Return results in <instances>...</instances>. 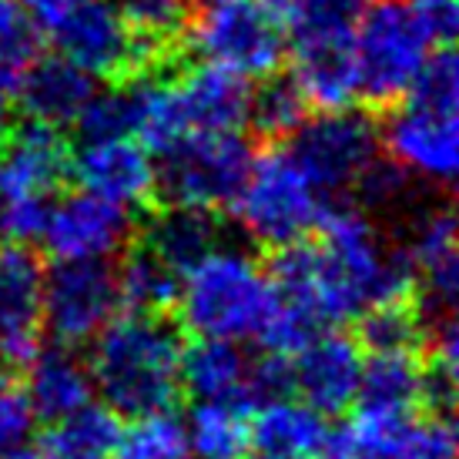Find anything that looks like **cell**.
<instances>
[{
  "label": "cell",
  "instance_id": "cell-1",
  "mask_svg": "<svg viewBox=\"0 0 459 459\" xmlns=\"http://www.w3.org/2000/svg\"><path fill=\"white\" fill-rule=\"evenodd\" d=\"M319 242H295L275 252L268 275L281 299L306 308L319 325L339 329L366 308L416 299L406 248L389 245L356 204L332 202L319 221Z\"/></svg>",
  "mask_w": 459,
  "mask_h": 459
},
{
  "label": "cell",
  "instance_id": "cell-2",
  "mask_svg": "<svg viewBox=\"0 0 459 459\" xmlns=\"http://www.w3.org/2000/svg\"><path fill=\"white\" fill-rule=\"evenodd\" d=\"M91 349V383L117 416L171 409L181 393V332L165 312H125L108 322Z\"/></svg>",
  "mask_w": 459,
  "mask_h": 459
},
{
  "label": "cell",
  "instance_id": "cell-3",
  "mask_svg": "<svg viewBox=\"0 0 459 459\" xmlns=\"http://www.w3.org/2000/svg\"><path fill=\"white\" fill-rule=\"evenodd\" d=\"M372 0H292L285 13V54L292 81L312 111H342L359 101L352 44Z\"/></svg>",
  "mask_w": 459,
  "mask_h": 459
},
{
  "label": "cell",
  "instance_id": "cell-4",
  "mask_svg": "<svg viewBox=\"0 0 459 459\" xmlns=\"http://www.w3.org/2000/svg\"><path fill=\"white\" fill-rule=\"evenodd\" d=\"M279 302L275 281L242 248L218 245L181 275L175 306L185 329L202 339H255Z\"/></svg>",
  "mask_w": 459,
  "mask_h": 459
},
{
  "label": "cell",
  "instance_id": "cell-5",
  "mask_svg": "<svg viewBox=\"0 0 459 459\" xmlns=\"http://www.w3.org/2000/svg\"><path fill=\"white\" fill-rule=\"evenodd\" d=\"M229 208L252 242L279 252L319 229L329 202L312 188L289 148H268L252 158Z\"/></svg>",
  "mask_w": 459,
  "mask_h": 459
},
{
  "label": "cell",
  "instance_id": "cell-6",
  "mask_svg": "<svg viewBox=\"0 0 459 459\" xmlns=\"http://www.w3.org/2000/svg\"><path fill=\"white\" fill-rule=\"evenodd\" d=\"M433 51H439V44L409 0H372L352 44L359 101L372 108L395 104Z\"/></svg>",
  "mask_w": 459,
  "mask_h": 459
},
{
  "label": "cell",
  "instance_id": "cell-7",
  "mask_svg": "<svg viewBox=\"0 0 459 459\" xmlns=\"http://www.w3.org/2000/svg\"><path fill=\"white\" fill-rule=\"evenodd\" d=\"M185 38L204 65L245 81L272 77L285 61V24L262 0H204Z\"/></svg>",
  "mask_w": 459,
  "mask_h": 459
},
{
  "label": "cell",
  "instance_id": "cell-8",
  "mask_svg": "<svg viewBox=\"0 0 459 459\" xmlns=\"http://www.w3.org/2000/svg\"><path fill=\"white\" fill-rule=\"evenodd\" d=\"M285 148L329 204L342 202L349 192L356 195L362 175L383 158L379 125L359 108L316 111L292 131Z\"/></svg>",
  "mask_w": 459,
  "mask_h": 459
},
{
  "label": "cell",
  "instance_id": "cell-9",
  "mask_svg": "<svg viewBox=\"0 0 459 459\" xmlns=\"http://www.w3.org/2000/svg\"><path fill=\"white\" fill-rule=\"evenodd\" d=\"M252 144L242 131H192L161 152L158 195L168 204L218 212L235 202L252 168Z\"/></svg>",
  "mask_w": 459,
  "mask_h": 459
},
{
  "label": "cell",
  "instance_id": "cell-10",
  "mask_svg": "<svg viewBox=\"0 0 459 459\" xmlns=\"http://www.w3.org/2000/svg\"><path fill=\"white\" fill-rule=\"evenodd\" d=\"M51 40L57 54L71 65L88 71L94 81L121 84L138 74L165 67V54L152 51L128 30L117 17L111 0H88L74 13H67L61 24H54Z\"/></svg>",
  "mask_w": 459,
  "mask_h": 459
},
{
  "label": "cell",
  "instance_id": "cell-11",
  "mask_svg": "<svg viewBox=\"0 0 459 459\" xmlns=\"http://www.w3.org/2000/svg\"><path fill=\"white\" fill-rule=\"evenodd\" d=\"M117 308V275L108 262H54L51 272H44L40 322L61 345L91 342Z\"/></svg>",
  "mask_w": 459,
  "mask_h": 459
},
{
  "label": "cell",
  "instance_id": "cell-12",
  "mask_svg": "<svg viewBox=\"0 0 459 459\" xmlns=\"http://www.w3.org/2000/svg\"><path fill=\"white\" fill-rule=\"evenodd\" d=\"M385 158L406 178L426 185H453L459 168V121L456 111H439L406 101L379 128Z\"/></svg>",
  "mask_w": 459,
  "mask_h": 459
},
{
  "label": "cell",
  "instance_id": "cell-13",
  "mask_svg": "<svg viewBox=\"0 0 459 459\" xmlns=\"http://www.w3.org/2000/svg\"><path fill=\"white\" fill-rule=\"evenodd\" d=\"M67 178L81 192L98 195L125 212L152 208L158 198V165L141 141L117 138H81V148L71 152Z\"/></svg>",
  "mask_w": 459,
  "mask_h": 459
},
{
  "label": "cell",
  "instance_id": "cell-14",
  "mask_svg": "<svg viewBox=\"0 0 459 459\" xmlns=\"http://www.w3.org/2000/svg\"><path fill=\"white\" fill-rule=\"evenodd\" d=\"M134 215L98 195L71 192L51 202L40 242L54 262H108L131 238Z\"/></svg>",
  "mask_w": 459,
  "mask_h": 459
},
{
  "label": "cell",
  "instance_id": "cell-15",
  "mask_svg": "<svg viewBox=\"0 0 459 459\" xmlns=\"http://www.w3.org/2000/svg\"><path fill=\"white\" fill-rule=\"evenodd\" d=\"M362 459H456V426L436 409H356L345 426Z\"/></svg>",
  "mask_w": 459,
  "mask_h": 459
},
{
  "label": "cell",
  "instance_id": "cell-16",
  "mask_svg": "<svg viewBox=\"0 0 459 459\" xmlns=\"http://www.w3.org/2000/svg\"><path fill=\"white\" fill-rule=\"evenodd\" d=\"M362 345L339 329L316 332L292 359V393L322 416H335L356 406L362 379Z\"/></svg>",
  "mask_w": 459,
  "mask_h": 459
},
{
  "label": "cell",
  "instance_id": "cell-17",
  "mask_svg": "<svg viewBox=\"0 0 459 459\" xmlns=\"http://www.w3.org/2000/svg\"><path fill=\"white\" fill-rule=\"evenodd\" d=\"M44 268L27 245L0 248V362L24 369L40 349Z\"/></svg>",
  "mask_w": 459,
  "mask_h": 459
},
{
  "label": "cell",
  "instance_id": "cell-18",
  "mask_svg": "<svg viewBox=\"0 0 459 459\" xmlns=\"http://www.w3.org/2000/svg\"><path fill=\"white\" fill-rule=\"evenodd\" d=\"M403 248L412 265L420 308L433 319L453 316L459 299V235L453 212L433 208L420 215V221L409 231V245Z\"/></svg>",
  "mask_w": 459,
  "mask_h": 459
},
{
  "label": "cell",
  "instance_id": "cell-19",
  "mask_svg": "<svg viewBox=\"0 0 459 459\" xmlns=\"http://www.w3.org/2000/svg\"><path fill=\"white\" fill-rule=\"evenodd\" d=\"M0 192L51 198L67 178L71 144L61 128L40 125L27 117L0 141Z\"/></svg>",
  "mask_w": 459,
  "mask_h": 459
},
{
  "label": "cell",
  "instance_id": "cell-20",
  "mask_svg": "<svg viewBox=\"0 0 459 459\" xmlns=\"http://www.w3.org/2000/svg\"><path fill=\"white\" fill-rule=\"evenodd\" d=\"M185 131H242L248 125L252 81L215 65H195L171 74Z\"/></svg>",
  "mask_w": 459,
  "mask_h": 459
},
{
  "label": "cell",
  "instance_id": "cell-21",
  "mask_svg": "<svg viewBox=\"0 0 459 459\" xmlns=\"http://www.w3.org/2000/svg\"><path fill=\"white\" fill-rule=\"evenodd\" d=\"M94 91H98V81L88 71H81L61 54H51V57L40 54L38 61L24 71V77L17 81L13 94H17L21 111L30 121L65 128V125H74L81 117V111L94 98Z\"/></svg>",
  "mask_w": 459,
  "mask_h": 459
},
{
  "label": "cell",
  "instance_id": "cell-22",
  "mask_svg": "<svg viewBox=\"0 0 459 459\" xmlns=\"http://www.w3.org/2000/svg\"><path fill=\"white\" fill-rule=\"evenodd\" d=\"M329 433L319 409L289 393L258 403L255 416L248 420V443L258 459H316Z\"/></svg>",
  "mask_w": 459,
  "mask_h": 459
},
{
  "label": "cell",
  "instance_id": "cell-23",
  "mask_svg": "<svg viewBox=\"0 0 459 459\" xmlns=\"http://www.w3.org/2000/svg\"><path fill=\"white\" fill-rule=\"evenodd\" d=\"M181 389L195 403L252 406V359L231 339H195L181 349Z\"/></svg>",
  "mask_w": 459,
  "mask_h": 459
},
{
  "label": "cell",
  "instance_id": "cell-24",
  "mask_svg": "<svg viewBox=\"0 0 459 459\" xmlns=\"http://www.w3.org/2000/svg\"><path fill=\"white\" fill-rule=\"evenodd\" d=\"M429 403V369L420 349H383L362 359L359 409L406 412Z\"/></svg>",
  "mask_w": 459,
  "mask_h": 459
},
{
  "label": "cell",
  "instance_id": "cell-25",
  "mask_svg": "<svg viewBox=\"0 0 459 459\" xmlns=\"http://www.w3.org/2000/svg\"><path fill=\"white\" fill-rule=\"evenodd\" d=\"M24 393L38 420H61L67 412L91 403L94 383H91L88 362L77 356L71 345H54L38 349V356L24 366Z\"/></svg>",
  "mask_w": 459,
  "mask_h": 459
},
{
  "label": "cell",
  "instance_id": "cell-26",
  "mask_svg": "<svg viewBox=\"0 0 459 459\" xmlns=\"http://www.w3.org/2000/svg\"><path fill=\"white\" fill-rule=\"evenodd\" d=\"M138 245H144L154 258H161L171 272L185 275L212 248L221 245V225H218L215 212L188 208V204H168L148 218Z\"/></svg>",
  "mask_w": 459,
  "mask_h": 459
},
{
  "label": "cell",
  "instance_id": "cell-27",
  "mask_svg": "<svg viewBox=\"0 0 459 459\" xmlns=\"http://www.w3.org/2000/svg\"><path fill=\"white\" fill-rule=\"evenodd\" d=\"M121 416L101 403H84L81 409L51 420L40 436V459H115Z\"/></svg>",
  "mask_w": 459,
  "mask_h": 459
},
{
  "label": "cell",
  "instance_id": "cell-28",
  "mask_svg": "<svg viewBox=\"0 0 459 459\" xmlns=\"http://www.w3.org/2000/svg\"><path fill=\"white\" fill-rule=\"evenodd\" d=\"M192 459H245L248 443V409L235 403H195L185 420Z\"/></svg>",
  "mask_w": 459,
  "mask_h": 459
},
{
  "label": "cell",
  "instance_id": "cell-29",
  "mask_svg": "<svg viewBox=\"0 0 459 459\" xmlns=\"http://www.w3.org/2000/svg\"><path fill=\"white\" fill-rule=\"evenodd\" d=\"M117 275V295H121V306L131 312H165L175 306L178 299L181 275L154 258L144 245H134L121 268H115Z\"/></svg>",
  "mask_w": 459,
  "mask_h": 459
},
{
  "label": "cell",
  "instance_id": "cell-30",
  "mask_svg": "<svg viewBox=\"0 0 459 459\" xmlns=\"http://www.w3.org/2000/svg\"><path fill=\"white\" fill-rule=\"evenodd\" d=\"M111 7L141 44L165 57L185 38L195 13L192 0H111Z\"/></svg>",
  "mask_w": 459,
  "mask_h": 459
},
{
  "label": "cell",
  "instance_id": "cell-31",
  "mask_svg": "<svg viewBox=\"0 0 459 459\" xmlns=\"http://www.w3.org/2000/svg\"><path fill=\"white\" fill-rule=\"evenodd\" d=\"M356 322L362 352L420 349L422 335H426V312L420 308V299H395V302L372 306Z\"/></svg>",
  "mask_w": 459,
  "mask_h": 459
},
{
  "label": "cell",
  "instance_id": "cell-32",
  "mask_svg": "<svg viewBox=\"0 0 459 459\" xmlns=\"http://www.w3.org/2000/svg\"><path fill=\"white\" fill-rule=\"evenodd\" d=\"M115 459H192L185 420L171 409L134 416L128 426H121Z\"/></svg>",
  "mask_w": 459,
  "mask_h": 459
},
{
  "label": "cell",
  "instance_id": "cell-33",
  "mask_svg": "<svg viewBox=\"0 0 459 459\" xmlns=\"http://www.w3.org/2000/svg\"><path fill=\"white\" fill-rule=\"evenodd\" d=\"M306 98L299 94L289 77H262V88H252L248 101V125L272 141L292 138V131L308 117Z\"/></svg>",
  "mask_w": 459,
  "mask_h": 459
},
{
  "label": "cell",
  "instance_id": "cell-34",
  "mask_svg": "<svg viewBox=\"0 0 459 459\" xmlns=\"http://www.w3.org/2000/svg\"><path fill=\"white\" fill-rule=\"evenodd\" d=\"M40 57V27L17 0H0V91L11 94Z\"/></svg>",
  "mask_w": 459,
  "mask_h": 459
},
{
  "label": "cell",
  "instance_id": "cell-35",
  "mask_svg": "<svg viewBox=\"0 0 459 459\" xmlns=\"http://www.w3.org/2000/svg\"><path fill=\"white\" fill-rule=\"evenodd\" d=\"M38 429V412L24 393V383L13 376H0V456L27 449Z\"/></svg>",
  "mask_w": 459,
  "mask_h": 459
},
{
  "label": "cell",
  "instance_id": "cell-36",
  "mask_svg": "<svg viewBox=\"0 0 459 459\" xmlns=\"http://www.w3.org/2000/svg\"><path fill=\"white\" fill-rule=\"evenodd\" d=\"M51 198L34 195H4L0 192V242L4 245H30L40 238L44 218Z\"/></svg>",
  "mask_w": 459,
  "mask_h": 459
},
{
  "label": "cell",
  "instance_id": "cell-37",
  "mask_svg": "<svg viewBox=\"0 0 459 459\" xmlns=\"http://www.w3.org/2000/svg\"><path fill=\"white\" fill-rule=\"evenodd\" d=\"M27 11V17L40 27V30H51L54 24H61L67 13H74L81 4L88 0H17Z\"/></svg>",
  "mask_w": 459,
  "mask_h": 459
},
{
  "label": "cell",
  "instance_id": "cell-38",
  "mask_svg": "<svg viewBox=\"0 0 459 459\" xmlns=\"http://www.w3.org/2000/svg\"><path fill=\"white\" fill-rule=\"evenodd\" d=\"M11 131V101H7V91H0V141Z\"/></svg>",
  "mask_w": 459,
  "mask_h": 459
},
{
  "label": "cell",
  "instance_id": "cell-39",
  "mask_svg": "<svg viewBox=\"0 0 459 459\" xmlns=\"http://www.w3.org/2000/svg\"><path fill=\"white\" fill-rule=\"evenodd\" d=\"M262 4H265L272 13H279L281 24H285V13H289V4H292V0H262Z\"/></svg>",
  "mask_w": 459,
  "mask_h": 459
},
{
  "label": "cell",
  "instance_id": "cell-40",
  "mask_svg": "<svg viewBox=\"0 0 459 459\" xmlns=\"http://www.w3.org/2000/svg\"><path fill=\"white\" fill-rule=\"evenodd\" d=\"M0 459H40V456L30 453V449H17V453H7V456H0Z\"/></svg>",
  "mask_w": 459,
  "mask_h": 459
}]
</instances>
